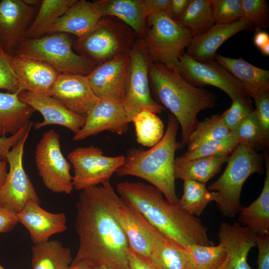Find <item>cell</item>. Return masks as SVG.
I'll return each mask as SVG.
<instances>
[{
  "instance_id": "cell-39",
  "label": "cell",
  "mask_w": 269,
  "mask_h": 269,
  "mask_svg": "<svg viewBox=\"0 0 269 269\" xmlns=\"http://www.w3.org/2000/svg\"><path fill=\"white\" fill-rule=\"evenodd\" d=\"M238 144L230 135L224 139L204 143L194 149L187 150L176 158L180 161H185L222 152L232 153Z\"/></svg>"
},
{
  "instance_id": "cell-46",
  "label": "cell",
  "mask_w": 269,
  "mask_h": 269,
  "mask_svg": "<svg viewBox=\"0 0 269 269\" xmlns=\"http://www.w3.org/2000/svg\"><path fill=\"white\" fill-rule=\"evenodd\" d=\"M256 244L258 249L257 269H269V236L257 234Z\"/></svg>"
},
{
  "instance_id": "cell-30",
  "label": "cell",
  "mask_w": 269,
  "mask_h": 269,
  "mask_svg": "<svg viewBox=\"0 0 269 269\" xmlns=\"http://www.w3.org/2000/svg\"><path fill=\"white\" fill-rule=\"evenodd\" d=\"M31 252V269H67L73 260L71 250L56 240L34 244Z\"/></svg>"
},
{
  "instance_id": "cell-42",
  "label": "cell",
  "mask_w": 269,
  "mask_h": 269,
  "mask_svg": "<svg viewBox=\"0 0 269 269\" xmlns=\"http://www.w3.org/2000/svg\"><path fill=\"white\" fill-rule=\"evenodd\" d=\"M254 110L250 98L245 96L232 100L230 108L220 116L225 125L231 132Z\"/></svg>"
},
{
  "instance_id": "cell-22",
  "label": "cell",
  "mask_w": 269,
  "mask_h": 269,
  "mask_svg": "<svg viewBox=\"0 0 269 269\" xmlns=\"http://www.w3.org/2000/svg\"><path fill=\"white\" fill-rule=\"evenodd\" d=\"M16 216L18 223L28 231L34 244L47 241L52 235L67 228L64 213L49 212L33 201L26 204Z\"/></svg>"
},
{
  "instance_id": "cell-38",
  "label": "cell",
  "mask_w": 269,
  "mask_h": 269,
  "mask_svg": "<svg viewBox=\"0 0 269 269\" xmlns=\"http://www.w3.org/2000/svg\"><path fill=\"white\" fill-rule=\"evenodd\" d=\"M230 135L238 143L248 145L255 148L268 145L262 128L254 110L233 131Z\"/></svg>"
},
{
  "instance_id": "cell-41",
  "label": "cell",
  "mask_w": 269,
  "mask_h": 269,
  "mask_svg": "<svg viewBox=\"0 0 269 269\" xmlns=\"http://www.w3.org/2000/svg\"><path fill=\"white\" fill-rule=\"evenodd\" d=\"M243 17L251 24L252 29L266 28L269 26V10L265 0H241Z\"/></svg>"
},
{
  "instance_id": "cell-54",
  "label": "cell",
  "mask_w": 269,
  "mask_h": 269,
  "mask_svg": "<svg viewBox=\"0 0 269 269\" xmlns=\"http://www.w3.org/2000/svg\"><path fill=\"white\" fill-rule=\"evenodd\" d=\"M94 269H115L110 267L106 265H100L95 267Z\"/></svg>"
},
{
  "instance_id": "cell-8",
  "label": "cell",
  "mask_w": 269,
  "mask_h": 269,
  "mask_svg": "<svg viewBox=\"0 0 269 269\" xmlns=\"http://www.w3.org/2000/svg\"><path fill=\"white\" fill-rule=\"evenodd\" d=\"M192 38L190 32L166 12L148 17L142 38L153 62L176 67Z\"/></svg>"
},
{
  "instance_id": "cell-24",
  "label": "cell",
  "mask_w": 269,
  "mask_h": 269,
  "mask_svg": "<svg viewBox=\"0 0 269 269\" xmlns=\"http://www.w3.org/2000/svg\"><path fill=\"white\" fill-rule=\"evenodd\" d=\"M101 17L93 2L76 0L50 27L47 33L62 32L79 38L90 32Z\"/></svg>"
},
{
  "instance_id": "cell-25",
  "label": "cell",
  "mask_w": 269,
  "mask_h": 269,
  "mask_svg": "<svg viewBox=\"0 0 269 269\" xmlns=\"http://www.w3.org/2000/svg\"><path fill=\"white\" fill-rule=\"evenodd\" d=\"M214 60L241 83L250 98L269 91V70L257 67L242 57L234 58L216 54Z\"/></svg>"
},
{
  "instance_id": "cell-9",
  "label": "cell",
  "mask_w": 269,
  "mask_h": 269,
  "mask_svg": "<svg viewBox=\"0 0 269 269\" xmlns=\"http://www.w3.org/2000/svg\"><path fill=\"white\" fill-rule=\"evenodd\" d=\"M131 71L128 87L122 104L130 123L143 110L160 114L164 108L152 97L149 71L153 62L142 38H137L130 53Z\"/></svg>"
},
{
  "instance_id": "cell-12",
  "label": "cell",
  "mask_w": 269,
  "mask_h": 269,
  "mask_svg": "<svg viewBox=\"0 0 269 269\" xmlns=\"http://www.w3.org/2000/svg\"><path fill=\"white\" fill-rule=\"evenodd\" d=\"M30 131L18 140L7 155L9 169L0 189V207L14 213L31 201L40 203L39 198L23 165L24 145Z\"/></svg>"
},
{
  "instance_id": "cell-23",
  "label": "cell",
  "mask_w": 269,
  "mask_h": 269,
  "mask_svg": "<svg viewBox=\"0 0 269 269\" xmlns=\"http://www.w3.org/2000/svg\"><path fill=\"white\" fill-rule=\"evenodd\" d=\"M251 29V23L244 17L232 23H215L206 32L193 37L185 53L197 61L214 60L216 51L225 41L240 31Z\"/></svg>"
},
{
  "instance_id": "cell-6",
  "label": "cell",
  "mask_w": 269,
  "mask_h": 269,
  "mask_svg": "<svg viewBox=\"0 0 269 269\" xmlns=\"http://www.w3.org/2000/svg\"><path fill=\"white\" fill-rule=\"evenodd\" d=\"M137 38L121 20L102 16L90 32L75 40L73 49L96 67L129 54Z\"/></svg>"
},
{
  "instance_id": "cell-2",
  "label": "cell",
  "mask_w": 269,
  "mask_h": 269,
  "mask_svg": "<svg viewBox=\"0 0 269 269\" xmlns=\"http://www.w3.org/2000/svg\"><path fill=\"white\" fill-rule=\"evenodd\" d=\"M120 197L166 237L187 249L197 244L214 245L208 228L197 217L169 203L156 187L139 182L125 181L116 187Z\"/></svg>"
},
{
  "instance_id": "cell-10",
  "label": "cell",
  "mask_w": 269,
  "mask_h": 269,
  "mask_svg": "<svg viewBox=\"0 0 269 269\" xmlns=\"http://www.w3.org/2000/svg\"><path fill=\"white\" fill-rule=\"evenodd\" d=\"M35 161L39 176L49 190L70 194L74 189L70 163L60 147V136L54 130L44 132L35 151Z\"/></svg>"
},
{
  "instance_id": "cell-17",
  "label": "cell",
  "mask_w": 269,
  "mask_h": 269,
  "mask_svg": "<svg viewBox=\"0 0 269 269\" xmlns=\"http://www.w3.org/2000/svg\"><path fill=\"white\" fill-rule=\"evenodd\" d=\"M33 11L32 6L27 0L0 1V46L7 55L13 53L25 39Z\"/></svg>"
},
{
  "instance_id": "cell-36",
  "label": "cell",
  "mask_w": 269,
  "mask_h": 269,
  "mask_svg": "<svg viewBox=\"0 0 269 269\" xmlns=\"http://www.w3.org/2000/svg\"><path fill=\"white\" fill-rule=\"evenodd\" d=\"M231 131L223 122L221 116L214 115L199 122L191 133L187 150L196 148L208 141L224 139L230 136Z\"/></svg>"
},
{
  "instance_id": "cell-21",
  "label": "cell",
  "mask_w": 269,
  "mask_h": 269,
  "mask_svg": "<svg viewBox=\"0 0 269 269\" xmlns=\"http://www.w3.org/2000/svg\"><path fill=\"white\" fill-rule=\"evenodd\" d=\"M257 234L251 228L239 222L221 223L218 237L227 253L225 269H251L248 262L251 249L256 246Z\"/></svg>"
},
{
  "instance_id": "cell-7",
  "label": "cell",
  "mask_w": 269,
  "mask_h": 269,
  "mask_svg": "<svg viewBox=\"0 0 269 269\" xmlns=\"http://www.w3.org/2000/svg\"><path fill=\"white\" fill-rule=\"evenodd\" d=\"M74 41L70 34L62 32L50 33L37 38H25L13 53L42 61L60 74L86 76L96 66L74 51Z\"/></svg>"
},
{
  "instance_id": "cell-32",
  "label": "cell",
  "mask_w": 269,
  "mask_h": 269,
  "mask_svg": "<svg viewBox=\"0 0 269 269\" xmlns=\"http://www.w3.org/2000/svg\"><path fill=\"white\" fill-rule=\"evenodd\" d=\"M76 0H43L36 17L27 27L25 38L41 37L47 33L49 29Z\"/></svg>"
},
{
  "instance_id": "cell-20",
  "label": "cell",
  "mask_w": 269,
  "mask_h": 269,
  "mask_svg": "<svg viewBox=\"0 0 269 269\" xmlns=\"http://www.w3.org/2000/svg\"><path fill=\"white\" fill-rule=\"evenodd\" d=\"M50 96L70 111L86 117L100 99L91 89L86 76L60 74Z\"/></svg>"
},
{
  "instance_id": "cell-26",
  "label": "cell",
  "mask_w": 269,
  "mask_h": 269,
  "mask_svg": "<svg viewBox=\"0 0 269 269\" xmlns=\"http://www.w3.org/2000/svg\"><path fill=\"white\" fill-rule=\"evenodd\" d=\"M93 3L102 17H116L129 26L139 38L144 37L147 17L139 0H99Z\"/></svg>"
},
{
  "instance_id": "cell-53",
  "label": "cell",
  "mask_w": 269,
  "mask_h": 269,
  "mask_svg": "<svg viewBox=\"0 0 269 269\" xmlns=\"http://www.w3.org/2000/svg\"><path fill=\"white\" fill-rule=\"evenodd\" d=\"M67 269H94L89 265L85 263L71 264Z\"/></svg>"
},
{
  "instance_id": "cell-31",
  "label": "cell",
  "mask_w": 269,
  "mask_h": 269,
  "mask_svg": "<svg viewBox=\"0 0 269 269\" xmlns=\"http://www.w3.org/2000/svg\"><path fill=\"white\" fill-rule=\"evenodd\" d=\"M187 250L163 235L154 245L148 260L156 269H188Z\"/></svg>"
},
{
  "instance_id": "cell-3",
  "label": "cell",
  "mask_w": 269,
  "mask_h": 269,
  "mask_svg": "<svg viewBox=\"0 0 269 269\" xmlns=\"http://www.w3.org/2000/svg\"><path fill=\"white\" fill-rule=\"evenodd\" d=\"M149 79L155 97L171 112L181 127L180 146H184L199 122L198 114L214 107L217 96L187 82L175 67L169 68L160 63L152 62Z\"/></svg>"
},
{
  "instance_id": "cell-19",
  "label": "cell",
  "mask_w": 269,
  "mask_h": 269,
  "mask_svg": "<svg viewBox=\"0 0 269 269\" xmlns=\"http://www.w3.org/2000/svg\"><path fill=\"white\" fill-rule=\"evenodd\" d=\"M18 98L30 106L43 116V121L34 124L35 130L50 125L65 127L74 134L78 133L85 124L86 117L76 114L50 96H44L22 91Z\"/></svg>"
},
{
  "instance_id": "cell-44",
  "label": "cell",
  "mask_w": 269,
  "mask_h": 269,
  "mask_svg": "<svg viewBox=\"0 0 269 269\" xmlns=\"http://www.w3.org/2000/svg\"><path fill=\"white\" fill-rule=\"evenodd\" d=\"M255 111L266 139L269 138V91L263 92L253 98Z\"/></svg>"
},
{
  "instance_id": "cell-5",
  "label": "cell",
  "mask_w": 269,
  "mask_h": 269,
  "mask_svg": "<svg viewBox=\"0 0 269 269\" xmlns=\"http://www.w3.org/2000/svg\"><path fill=\"white\" fill-rule=\"evenodd\" d=\"M222 174L210 184L208 190L216 193L215 202L222 215L234 218L241 208V193L247 179L255 173H263L261 156L250 146L238 143L227 161Z\"/></svg>"
},
{
  "instance_id": "cell-34",
  "label": "cell",
  "mask_w": 269,
  "mask_h": 269,
  "mask_svg": "<svg viewBox=\"0 0 269 269\" xmlns=\"http://www.w3.org/2000/svg\"><path fill=\"white\" fill-rule=\"evenodd\" d=\"M206 184L196 181H184L183 192L178 205L189 214L198 217L203 213L207 205L216 200L215 192L209 191Z\"/></svg>"
},
{
  "instance_id": "cell-43",
  "label": "cell",
  "mask_w": 269,
  "mask_h": 269,
  "mask_svg": "<svg viewBox=\"0 0 269 269\" xmlns=\"http://www.w3.org/2000/svg\"><path fill=\"white\" fill-rule=\"evenodd\" d=\"M0 89L8 93L21 92L20 87L10 66L8 55L0 46Z\"/></svg>"
},
{
  "instance_id": "cell-27",
  "label": "cell",
  "mask_w": 269,
  "mask_h": 269,
  "mask_svg": "<svg viewBox=\"0 0 269 269\" xmlns=\"http://www.w3.org/2000/svg\"><path fill=\"white\" fill-rule=\"evenodd\" d=\"M20 92H0V136L17 134L29 122L35 111L18 98Z\"/></svg>"
},
{
  "instance_id": "cell-40",
  "label": "cell",
  "mask_w": 269,
  "mask_h": 269,
  "mask_svg": "<svg viewBox=\"0 0 269 269\" xmlns=\"http://www.w3.org/2000/svg\"><path fill=\"white\" fill-rule=\"evenodd\" d=\"M216 24L234 23L243 17L241 0H210Z\"/></svg>"
},
{
  "instance_id": "cell-45",
  "label": "cell",
  "mask_w": 269,
  "mask_h": 269,
  "mask_svg": "<svg viewBox=\"0 0 269 269\" xmlns=\"http://www.w3.org/2000/svg\"><path fill=\"white\" fill-rule=\"evenodd\" d=\"M34 125L32 122H30L17 134L9 136H0V161H7V155L12 146L19 140Z\"/></svg>"
},
{
  "instance_id": "cell-37",
  "label": "cell",
  "mask_w": 269,
  "mask_h": 269,
  "mask_svg": "<svg viewBox=\"0 0 269 269\" xmlns=\"http://www.w3.org/2000/svg\"><path fill=\"white\" fill-rule=\"evenodd\" d=\"M188 253V269H217L227 258L224 247L217 246H204L197 244L190 245Z\"/></svg>"
},
{
  "instance_id": "cell-11",
  "label": "cell",
  "mask_w": 269,
  "mask_h": 269,
  "mask_svg": "<svg viewBox=\"0 0 269 269\" xmlns=\"http://www.w3.org/2000/svg\"><path fill=\"white\" fill-rule=\"evenodd\" d=\"M68 159L74 169V188L81 191L110 181L124 163L125 156H105L100 148L90 145L75 148L68 154Z\"/></svg>"
},
{
  "instance_id": "cell-28",
  "label": "cell",
  "mask_w": 269,
  "mask_h": 269,
  "mask_svg": "<svg viewBox=\"0 0 269 269\" xmlns=\"http://www.w3.org/2000/svg\"><path fill=\"white\" fill-rule=\"evenodd\" d=\"M230 152H222L209 156L182 161L176 158L174 161L175 179L183 181L191 180L206 184L227 161Z\"/></svg>"
},
{
  "instance_id": "cell-56",
  "label": "cell",
  "mask_w": 269,
  "mask_h": 269,
  "mask_svg": "<svg viewBox=\"0 0 269 269\" xmlns=\"http://www.w3.org/2000/svg\"><path fill=\"white\" fill-rule=\"evenodd\" d=\"M0 269H6L0 264Z\"/></svg>"
},
{
  "instance_id": "cell-1",
  "label": "cell",
  "mask_w": 269,
  "mask_h": 269,
  "mask_svg": "<svg viewBox=\"0 0 269 269\" xmlns=\"http://www.w3.org/2000/svg\"><path fill=\"white\" fill-rule=\"evenodd\" d=\"M119 198L110 181L81 191L75 223L79 245L71 264L130 269L128 241L115 215Z\"/></svg>"
},
{
  "instance_id": "cell-18",
  "label": "cell",
  "mask_w": 269,
  "mask_h": 269,
  "mask_svg": "<svg viewBox=\"0 0 269 269\" xmlns=\"http://www.w3.org/2000/svg\"><path fill=\"white\" fill-rule=\"evenodd\" d=\"M129 123L121 103L100 100L89 112L84 125L73 139L82 140L104 131L122 134L127 132Z\"/></svg>"
},
{
  "instance_id": "cell-16",
  "label": "cell",
  "mask_w": 269,
  "mask_h": 269,
  "mask_svg": "<svg viewBox=\"0 0 269 269\" xmlns=\"http://www.w3.org/2000/svg\"><path fill=\"white\" fill-rule=\"evenodd\" d=\"M8 55L21 91L50 96L60 74L58 71L42 61L23 55L12 53Z\"/></svg>"
},
{
  "instance_id": "cell-47",
  "label": "cell",
  "mask_w": 269,
  "mask_h": 269,
  "mask_svg": "<svg viewBox=\"0 0 269 269\" xmlns=\"http://www.w3.org/2000/svg\"><path fill=\"white\" fill-rule=\"evenodd\" d=\"M146 17L160 12H167L170 0H139Z\"/></svg>"
},
{
  "instance_id": "cell-49",
  "label": "cell",
  "mask_w": 269,
  "mask_h": 269,
  "mask_svg": "<svg viewBox=\"0 0 269 269\" xmlns=\"http://www.w3.org/2000/svg\"><path fill=\"white\" fill-rule=\"evenodd\" d=\"M191 0H170L169 8L167 13L174 20L178 21Z\"/></svg>"
},
{
  "instance_id": "cell-51",
  "label": "cell",
  "mask_w": 269,
  "mask_h": 269,
  "mask_svg": "<svg viewBox=\"0 0 269 269\" xmlns=\"http://www.w3.org/2000/svg\"><path fill=\"white\" fill-rule=\"evenodd\" d=\"M253 41L262 54L269 55V34L268 32L262 29H255Z\"/></svg>"
},
{
  "instance_id": "cell-52",
  "label": "cell",
  "mask_w": 269,
  "mask_h": 269,
  "mask_svg": "<svg viewBox=\"0 0 269 269\" xmlns=\"http://www.w3.org/2000/svg\"><path fill=\"white\" fill-rule=\"evenodd\" d=\"M7 161H0V189L3 185L7 174Z\"/></svg>"
},
{
  "instance_id": "cell-55",
  "label": "cell",
  "mask_w": 269,
  "mask_h": 269,
  "mask_svg": "<svg viewBox=\"0 0 269 269\" xmlns=\"http://www.w3.org/2000/svg\"><path fill=\"white\" fill-rule=\"evenodd\" d=\"M227 257L226 260L223 263V264L217 269H225L226 265H227Z\"/></svg>"
},
{
  "instance_id": "cell-29",
  "label": "cell",
  "mask_w": 269,
  "mask_h": 269,
  "mask_svg": "<svg viewBox=\"0 0 269 269\" xmlns=\"http://www.w3.org/2000/svg\"><path fill=\"white\" fill-rule=\"evenodd\" d=\"M265 160L266 177L260 196L249 206L241 207L238 214L241 225L257 235L269 236V160L267 154Z\"/></svg>"
},
{
  "instance_id": "cell-15",
  "label": "cell",
  "mask_w": 269,
  "mask_h": 269,
  "mask_svg": "<svg viewBox=\"0 0 269 269\" xmlns=\"http://www.w3.org/2000/svg\"><path fill=\"white\" fill-rule=\"evenodd\" d=\"M115 215L125 233L129 248L148 260L154 245L162 234L120 197L116 205Z\"/></svg>"
},
{
  "instance_id": "cell-33",
  "label": "cell",
  "mask_w": 269,
  "mask_h": 269,
  "mask_svg": "<svg viewBox=\"0 0 269 269\" xmlns=\"http://www.w3.org/2000/svg\"><path fill=\"white\" fill-rule=\"evenodd\" d=\"M177 22L190 32L192 37L206 32L215 24L210 0H191Z\"/></svg>"
},
{
  "instance_id": "cell-35",
  "label": "cell",
  "mask_w": 269,
  "mask_h": 269,
  "mask_svg": "<svg viewBox=\"0 0 269 269\" xmlns=\"http://www.w3.org/2000/svg\"><path fill=\"white\" fill-rule=\"evenodd\" d=\"M132 123L134 126L136 140L143 146H154L164 135L162 121L156 114L150 111L140 112L135 116Z\"/></svg>"
},
{
  "instance_id": "cell-13",
  "label": "cell",
  "mask_w": 269,
  "mask_h": 269,
  "mask_svg": "<svg viewBox=\"0 0 269 269\" xmlns=\"http://www.w3.org/2000/svg\"><path fill=\"white\" fill-rule=\"evenodd\" d=\"M175 68L187 82L195 87L211 85L217 87L226 93L231 100L248 96L241 83L214 60L197 61L184 52Z\"/></svg>"
},
{
  "instance_id": "cell-14",
  "label": "cell",
  "mask_w": 269,
  "mask_h": 269,
  "mask_svg": "<svg viewBox=\"0 0 269 269\" xmlns=\"http://www.w3.org/2000/svg\"><path fill=\"white\" fill-rule=\"evenodd\" d=\"M130 71L129 53L96 66L86 77L100 100L122 103L127 91Z\"/></svg>"
},
{
  "instance_id": "cell-4",
  "label": "cell",
  "mask_w": 269,
  "mask_h": 269,
  "mask_svg": "<svg viewBox=\"0 0 269 269\" xmlns=\"http://www.w3.org/2000/svg\"><path fill=\"white\" fill-rule=\"evenodd\" d=\"M178 126L176 119L170 114L161 140L147 150L133 147L128 150L124 163L116 171L119 176H134L147 181L175 205L179 201L174 176L175 153L180 146L176 141Z\"/></svg>"
},
{
  "instance_id": "cell-48",
  "label": "cell",
  "mask_w": 269,
  "mask_h": 269,
  "mask_svg": "<svg viewBox=\"0 0 269 269\" xmlns=\"http://www.w3.org/2000/svg\"><path fill=\"white\" fill-rule=\"evenodd\" d=\"M18 223L15 213L0 207V233L11 231Z\"/></svg>"
},
{
  "instance_id": "cell-50",
  "label": "cell",
  "mask_w": 269,
  "mask_h": 269,
  "mask_svg": "<svg viewBox=\"0 0 269 269\" xmlns=\"http://www.w3.org/2000/svg\"><path fill=\"white\" fill-rule=\"evenodd\" d=\"M128 258L130 269H156L148 260L136 254L130 248Z\"/></svg>"
}]
</instances>
